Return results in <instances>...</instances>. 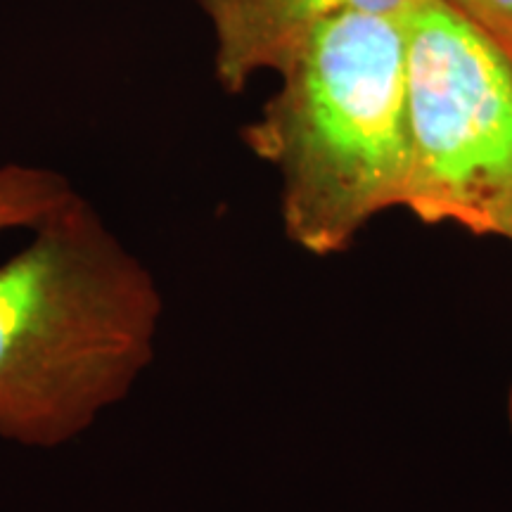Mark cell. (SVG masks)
Here are the masks:
<instances>
[{
  "label": "cell",
  "instance_id": "1",
  "mask_svg": "<svg viewBox=\"0 0 512 512\" xmlns=\"http://www.w3.org/2000/svg\"><path fill=\"white\" fill-rule=\"evenodd\" d=\"M159 316L150 268L74 195L0 264V439L81 437L150 368Z\"/></svg>",
  "mask_w": 512,
  "mask_h": 512
},
{
  "label": "cell",
  "instance_id": "2",
  "mask_svg": "<svg viewBox=\"0 0 512 512\" xmlns=\"http://www.w3.org/2000/svg\"><path fill=\"white\" fill-rule=\"evenodd\" d=\"M278 93L242 133L283 183V223L311 254L342 252L408 181L401 15L354 12L318 27L278 72Z\"/></svg>",
  "mask_w": 512,
  "mask_h": 512
},
{
  "label": "cell",
  "instance_id": "3",
  "mask_svg": "<svg viewBox=\"0 0 512 512\" xmlns=\"http://www.w3.org/2000/svg\"><path fill=\"white\" fill-rule=\"evenodd\" d=\"M406 31L403 207L512 242V57L439 0H413Z\"/></svg>",
  "mask_w": 512,
  "mask_h": 512
},
{
  "label": "cell",
  "instance_id": "4",
  "mask_svg": "<svg viewBox=\"0 0 512 512\" xmlns=\"http://www.w3.org/2000/svg\"><path fill=\"white\" fill-rule=\"evenodd\" d=\"M216 34V76L240 93L256 72H280L313 31L332 19L403 15L413 0H195Z\"/></svg>",
  "mask_w": 512,
  "mask_h": 512
},
{
  "label": "cell",
  "instance_id": "5",
  "mask_svg": "<svg viewBox=\"0 0 512 512\" xmlns=\"http://www.w3.org/2000/svg\"><path fill=\"white\" fill-rule=\"evenodd\" d=\"M76 192L57 171L27 164L0 166V233L15 228L34 230L64 207Z\"/></svg>",
  "mask_w": 512,
  "mask_h": 512
},
{
  "label": "cell",
  "instance_id": "6",
  "mask_svg": "<svg viewBox=\"0 0 512 512\" xmlns=\"http://www.w3.org/2000/svg\"><path fill=\"white\" fill-rule=\"evenodd\" d=\"M512 57V0H439Z\"/></svg>",
  "mask_w": 512,
  "mask_h": 512
}]
</instances>
